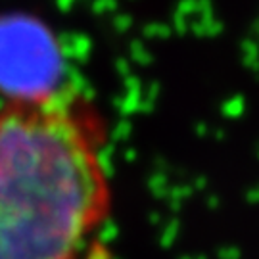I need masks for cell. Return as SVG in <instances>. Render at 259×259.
<instances>
[{"label":"cell","mask_w":259,"mask_h":259,"mask_svg":"<svg viewBox=\"0 0 259 259\" xmlns=\"http://www.w3.org/2000/svg\"><path fill=\"white\" fill-rule=\"evenodd\" d=\"M111 125L58 81L0 96V259H87L115 209Z\"/></svg>","instance_id":"cell-1"}]
</instances>
